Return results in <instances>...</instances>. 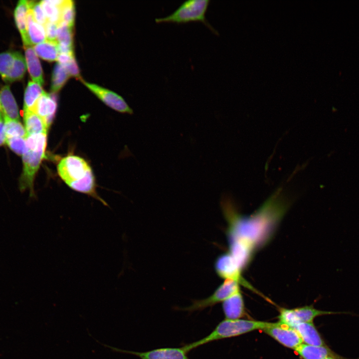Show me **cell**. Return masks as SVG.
I'll return each instance as SVG.
<instances>
[{"label": "cell", "instance_id": "6da1fadb", "mask_svg": "<svg viewBox=\"0 0 359 359\" xmlns=\"http://www.w3.org/2000/svg\"><path fill=\"white\" fill-rule=\"evenodd\" d=\"M282 188H279L253 214L237 212L231 199L223 196L221 206L227 220L228 252L244 270L255 252L272 238L289 202Z\"/></svg>", "mask_w": 359, "mask_h": 359}, {"label": "cell", "instance_id": "7a4b0ae2", "mask_svg": "<svg viewBox=\"0 0 359 359\" xmlns=\"http://www.w3.org/2000/svg\"><path fill=\"white\" fill-rule=\"evenodd\" d=\"M272 324L259 321L226 319L220 322L207 336L182 347L188 353L198 347L211 342L238 336L256 330H263L270 326Z\"/></svg>", "mask_w": 359, "mask_h": 359}, {"label": "cell", "instance_id": "3957f363", "mask_svg": "<svg viewBox=\"0 0 359 359\" xmlns=\"http://www.w3.org/2000/svg\"><path fill=\"white\" fill-rule=\"evenodd\" d=\"M210 1L209 0H186L171 14L156 18L155 19V22L182 24L192 21H200L203 23L212 32L218 34L217 31L206 18V13Z\"/></svg>", "mask_w": 359, "mask_h": 359}, {"label": "cell", "instance_id": "277c9868", "mask_svg": "<svg viewBox=\"0 0 359 359\" xmlns=\"http://www.w3.org/2000/svg\"><path fill=\"white\" fill-rule=\"evenodd\" d=\"M240 284L232 280H224L214 292L206 298L192 301V304L182 310L192 312L202 311L211 307L215 304L222 302L235 293L240 291Z\"/></svg>", "mask_w": 359, "mask_h": 359}, {"label": "cell", "instance_id": "5b68a950", "mask_svg": "<svg viewBox=\"0 0 359 359\" xmlns=\"http://www.w3.org/2000/svg\"><path fill=\"white\" fill-rule=\"evenodd\" d=\"M340 313H342L321 311L310 305L294 309L280 308L278 318L280 323L293 328L300 323H313L319 316Z\"/></svg>", "mask_w": 359, "mask_h": 359}, {"label": "cell", "instance_id": "8992f818", "mask_svg": "<svg viewBox=\"0 0 359 359\" xmlns=\"http://www.w3.org/2000/svg\"><path fill=\"white\" fill-rule=\"evenodd\" d=\"M44 156L45 152L28 150L22 156L23 168L19 180L21 191L28 189L33 195L34 180Z\"/></svg>", "mask_w": 359, "mask_h": 359}, {"label": "cell", "instance_id": "52a82bcc", "mask_svg": "<svg viewBox=\"0 0 359 359\" xmlns=\"http://www.w3.org/2000/svg\"><path fill=\"white\" fill-rule=\"evenodd\" d=\"M215 269L217 275L224 280H232L238 282L240 285L259 293L243 277V270L236 262L231 255L225 252L216 259L215 262Z\"/></svg>", "mask_w": 359, "mask_h": 359}, {"label": "cell", "instance_id": "ba28073f", "mask_svg": "<svg viewBox=\"0 0 359 359\" xmlns=\"http://www.w3.org/2000/svg\"><path fill=\"white\" fill-rule=\"evenodd\" d=\"M90 169L83 159L74 155L63 158L57 166L59 176L67 185L83 178Z\"/></svg>", "mask_w": 359, "mask_h": 359}, {"label": "cell", "instance_id": "9c48e42d", "mask_svg": "<svg viewBox=\"0 0 359 359\" xmlns=\"http://www.w3.org/2000/svg\"><path fill=\"white\" fill-rule=\"evenodd\" d=\"M103 346L110 349L113 352L129 354L135 355L141 359H190L187 356V353L181 348H161L151 351L139 352L120 349L105 344Z\"/></svg>", "mask_w": 359, "mask_h": 359}, {"label": "cell", "instance_id": "30bf717a", "mask_svg": "<svg viewBox=\"0 0 359 359\" xmlns=\"http://www.w3.org/2000/svg\"><path fill=\"white\" fill-rule=\"evenodd\" d=\"M81 82L101 101L110 108L121 113L131 114L132 109L120 95L96 84L80 79Z\"/></svg>", "mask_w": 359, "mask_h": 359}, {"label": "cell", "instance_id": "8fae6325", "mask_svg": "<svg viewBox=\"0 0 359 359\" xmlns=\"http://www.w3.org/2000/svg\"><path fill=\"white\" fill-rule=\"evenodd\" d=\"M263 331L282 345L294 350L303 343L301 338L293 328L279 322L272 323Z\"/></svg>", "mask_w": 359, "mask_h": 359}, {"label": "cell", "instance_id": "7c38bea8", "mask_svg": "<svg viewBox=\"0 0 359 359\" xmlns=\"http://www.w3.org/2000/svg\"><path fill=\"white\" fill-rule=\"evenodd\" d=\"M55 93L49 94L44 92L38 99L33 112L43 119L49 127L56 110Z\"/></svg>", "mask_w": 359, "mask_h": 359}, {"label": "cell", "instance_id": "4fadbf2b", "mask_svg": "<svg viewBox=\"0 0 359 359\" xmlns=\"http://www.w3.org/2000/svg\"><path fill=\"white\" fill-rule=\"evenodd\" d=\"M0 101L3 120L19 121L18 107L8 85L0 89Z\"/></svg>", "mask_w": 359, "mask_h": 359}, {"label": "cell", "instance_id": "5bb4252c", "mask_svg": "<svg viewBox=\"0 0 359 359\" xmlns=\"http://www.w3.org/2000/svg\"><path fill=\"white\" fill-rule=\"evenodd\" d=\"M295 351L303 359H324L328 357L336 359H348L324 346H313L302 343Z\"/></svg>", "mask_w": 359, "mask_h": 359}, {"label": "cell", "instance_id": "9a60e30c", "mask_svg": "<svg viewBox=\"0 0 359 359\" xmlns=\"http://www.w3.org/2000/svg\"><path fill=\"white\" fill-rule=\"evenodd\" d=\"M29 8L28 0L18 1L14 10V18L16 26L20 34L23 46H31L27 31V15Z\"/></svg>", "mask_w": 359, "mask_h": 359}, {"label": "cell", "instance_id": "2e32d148", "mask_svg": "<svg viewBox=\"0 0 359 359\" xmlns=\"http://www.w3.org/2000/svg\"><path fill=\"white\" fill-rule=\"evenodd\" d=\"M222 307L226 319L236 320L243 317L244 304L241 291L223 301Z\"/></svg>", "mask_w": 359, "mask_h": 359}, {"label": "cell", "instance_id": "e0dca14e", "mask_svg": "<svg viewBox=\"0 0 359 359\" xmlns=\"http://www.w3.org/2000/svg\"><path fill=\"white\" fill-rule=\"evenodd\" d=\"M293 329L297 332L304 344L326 346L325 342L313 323H300Z\"/></svg>", "mask_w": 359, "mask_h": 359}, {"label": "cell", "instance_id": "ac0fdd59", "mask_svg": "<svg viewBox=\"0 0 359 359\" xmlns=\"http://www.w3.org/2000/svg\"><path fill=\"white\" fill-rule=\"evenodd\" d=\"M26 67L33 82L42 86L44 83L43 71L38 56L33 47L24 48Z\"/></svg>", "mask_w": 359, "mask_h": 359}, {"label": "cell", "instance_id": "d6986e66", "mask_svg": "<svg viewBox=\"0 0 359 359\" xmlns=\"http://www.w3.org/2000/svg\"><path fill=\"white\" fill-rule=\"evenodd\" d=\"M72 189L82 193L88 194L100 200L105 205L106 202L96 193L95 187V178L91 169H89L81 179L68 184Z\"/></svg>", "mask_w": 359, "mask_h": 359}, {"label": "cell", "instance_id": "ffe728a7", "mask_svg": "<svg viewBox=\"0 0 359 359\" xmlns=\"http://www.w3.org/2000/svg\"><path fill=\"white\" fill-rule=\"evenodd\" d=\"M23 121L26 136L38 133H47L48 126L45 120L34 112L23 111Z\"/></svg>", "mask_w": 359, "mask_h": 359}, {"label": "cell", "instance_id": "44dd1931", "mask_svg": "<svg viewBox=\"0 0 359 359\" xmlns=\"http://www.w3.org/2000/svg\"><path fill=\"white\" fill-rule=\"evenodd\" d=\"M27 31L31 45L46 40L44 27L35 21L30 8H29L27 15Z\"/></svg>", "mask_w": 359, "mask_h": 359}, {"label": "cell", "instance_id": "7402d4cb", "mask_svg": "<svg viewBox=\"0 0 359 359\" xmlns=\"http://www.w3.org/2000/svg\"><path fill=\"white\" fill-rule=\"evenodd\" d=\"M44 92L41 86L33 81H29L24 94L23 111L33 112L38 99Z\"/></svg>", "mask_w": 359, "mask_h": 359}, {"label": "cell", "instance_id": "603a6c76", "mask_svg": "<svg viewBox=\"0 0 359 359\" xmlns=\"http://www.w3.org/2000/svg\"><path fill=\"white\" fill-rule=\"evenodd\" d=\"M37 55L47 61L57 60L59 54L57 41L45 40L33 46Z\"/></svg>", "mask_w": 359, "mask_h": 359}, {"label": "cell", "instance_id": "cb8c5ba5", "mask_svg": "<svg viewBox=\"0 0 359 359\" xmlns=\"http://www.w3.org/2000/svg\"><path fill=\"white\" fill-rule=\"evenodd\" d=\"M26 68L25 57L20 52L15 51L14 62L6 82H13L22 79L26 72Z\"/></svg>", "mask_w": 359, "mask_h": 359}, {"label": "cell", "instance_id": "d4e9b609", "mask_svg": "<svg viewBox=\"0 0 359 359\" xmlns=\"http://www.w3.org/2000/svg\"><path fill=\"white\" fill-rule=\"evenodd\" d=\"M70 75L65 68L57 63L53 69L52 76L51 90L52 93L59 91L65 84Z\"/></svg>", "mask_w": 359, "mask_h": 359}, {"label": "cell", "instance_id": "484cf974", "mask_svg": "<svg viewBox=\"0 0 359 359\" xmlns=\"http://www.w3.org/2000/svg\"><path fill=\"white\" fill-rule=\"evenodd\" d=\"M5 139L13 137L26 138L24 126L18 120H3Z\"/></svg>", "mask_w": 359, "mask_h": 359}, {"label": "cell", "instance_id": "4316f807", "mask_svg": "<svg viewBox=\"0 0 359 359\" xmlns=\"http://www.w3.org/2000/svg\"><path fill=\"white\" fill-rule=\"evenodd\" d=\"M26 141L29 150L45 152L47 143V133L27 135Z\"/></svg>", "mask_w": 359, "mask_h": 359}, {"label": "cell", "instance_id": "83f0119b", "mask_svg": "<svg viewBox=\"0 0 359 359\" xmlns=\"http://www.w3.org/2000/svg\"><path fill=\"white\" fill-rule=\"evenodd\" d=\"M40 2L48 21L58 23L61 21L60 6L53 0H44Z\"/></svg>", "mask_w": 359, "mask_h": 359}, {"label": "cell", "instance_id": "f1b7e54d", "mask_svg": "<svg viewBox=\"0 0 359 359\" xmlns=\"http://www.w3.org/2000/svg\"><path fill=\"white\" fill-rule=\"evenodd\" d=\"M15 51H6L0 53V75L6 82L11 70L15 59Z\"/></svg>", "mask_w": 359, "mask_h": 359}, {"label": "cell", "instance_id": "f546056e", "mask_svg": "<svg viewBox=\"0 0 359 359\" xmlns=\"http://www.w3.org/2000/svg\"><path fill=\"white\" fill-rule=\"evenodd\" d=\"M61 21L73 28L75 21V10L74 2L71 0H64L60 6Z\"/></svg>", "mask_w": 359, "mask_h": 359}, {"label": "cell", "instance_id": "4dcf8cb0", "mask_svg": "<svg viewBox=\"0 0 359 359\" xmlns=\"http://www.w3.org/2000/svg\"><path fill=\"white\" fill-rule=\"evenodd\" d=\"M72 28L62 21L58 23L57 40L59 44L73 47Z\"/></svg>", "mask_w": 359, "mask_h": 359}, {"label": "cell", "instance_id": "1f68e13d", "mask_svg": "<svg viewBox=\"0 0 359 359\" xmlns=\"http://www.w3.org/2000/svg\"><path fill=\"white\" fill-rule=\"evenodd\" d=\"M5 144L14 153L19 156H22L28 151L26 138L13 137L5 139Z\"/></svg>", "mask_w": 359, "mask_h": 359}, {"label": "cell", "instance_id": "d6a6232c", "mask_svg": "<svg viewBox=\"0 0 359 359\" xmlns=\"http://www.w3.org/2000/svg\"><path fill=\"white\" fill-rule=\"evenodd\" d=\"M28 3L29 8L32 10L35 21L44 26L48 22V20L40 2H37L35 1L28 0Z\"/></svg>", "mask_w": 359, "mask_h": 359}, {"label": "cell", "instance_id": "836d02e7", "mask_svg": "<svg viewBox=\"0 0 359 359\" xmlns=\"http://www.w3.org/2000/svg\"><path fill=\"white\" fill-rule=\"evenodd\" d=\"M46 40L49 41H57V33L58 23L48 21L44 26Z\"/></svg>", "mask_w": 359, "mask_h": 359}, {"label": "cell", "instance_id": "e575fe53", "mask_svg": "<svg viewBox=\"0 0 359 359\" xmlns=\"http://www.w3.org/2000/svg\"><path fill=\"white\" fill-rule=\"evenodd\" d=\"M63 66L65 68L70 76H73L79 79L81 78L75 57H73L69 63Z\"/></svg>", "mask_w": 359, "mask_h": 359}, {"label": "cell", "instance_id": "d590c367", "mask_svg": "<svg viewBox=\"0 0 359 359\" xmlns=\"http://www.w3.org/2000/svg\"><path fill=\"white\" fill-rule=\"evenodd\" d=\"M74 57H75L74 53H60L58 54L57 60L58 61V63L64 66L69 63Z\"/></svg>", "mask_w": 359, "mask_h": 359}, {"label": "cell", "instance_id": "8d00e7d4", "mask_svg": "<svg viewBox=\"0 0 359 359\" xmlns=\"http://www.w3.org/2000/svg\"><path fill=\"white\" fill-rule=\"evenodd\" d=\"M1 115H2V114H1L0 101V119H2Z\"/></svg>", "mask_w": 359, "mask_h": 359}, {"label": "cell", "instance_id": "74e56055", "mask_svg": "<svg viewBox=\"0 0 359 359\" xmlns=\"http://www.w3.org/2000/svg\"><path fill=\"white\" fill-rule=\"evenodd\" d=\"M324 359H335L334 358H332V357H328V358H326Z\"/></svg>", "mask_w": 359, "mask_h": 359}, {"label": "cell", "instance_id": "f35d334b", "mask_svg": "<svg viewBox=\"0 0 359 359\" xmlns=\"http://www.w3.org/2000/svg\"></svg>", "mask_w": 359, "mask_h": 359}]
</instances>
